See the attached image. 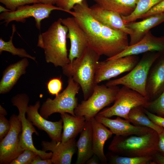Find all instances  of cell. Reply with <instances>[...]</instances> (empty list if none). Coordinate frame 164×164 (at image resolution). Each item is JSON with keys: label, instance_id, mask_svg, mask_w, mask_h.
<instances>
[{"label": "cell", "instance_id": "23", "mask_svg": "<svg viewBox=\"0 0 164 164\" xmlns=\"http://www.w3.org/2000/svg\"><path fill=\"white\" fill-rule=\"evenodd\" d=\"M92 129L93 146L94 154L96 155L101 163H106L108 160L104 154V148L106 141L113 134L106 126L93 118L91 119Z\"/></svg>", "mask_w": 164, "mask_h": 164}, {"label": "cell", "instance_id": "9", "mask_svg": "<svg viewBox=\"0 0 164 164\" xmlns=\"http://www.w3.org/2000/svg\"><path fill=\"white\" fill-rule=\"evenodd\" d=\"M29 101L27 95L24 93L18 94L13 97L11 102L19 111L18 115L22 124V132L20 136V144L23 150L26 149H31L36 152L43 159L51 158L52 153L46 152L43 150H38L33 145L32 135L33 133L38 135L31 122L26 117L27 108Z\"/></svg>", "mask_w": 164, "mask_h": 164}, {"label": "cell", "instance_id": "39", "mask_svg": "<svg viewBox=\"0 0 164 164\" xmlns=\"http://www.w3.org/2000/svg\"><path fill=\"white\" fill-rule=\"evenodd\" d=\"M159 134L158 152L164 155V128L162 132Z\"/></svg>", "mask_w": 164, "mask_h": 164}, {"label": "cell", "instance_id": "14", "mask_svg": "<svg viewBox=\"0 0 164 164\" xmlns=\"http://www.w3.org/2000/svg\"><path fill=\"white\" fill-rule=\"evenodd\" d=\"M62 23L68 30L67 38L70 43L68 58L70 62L80 57L88 47V41L84 32L74 17L61 18Z\"/></svg>", "mask_w": 164, "mask_h": 164}, {"label": "cell", "instance_id": "10", "mask_svg": "<svg viewBox=\"0 0 164 164\" xmlns=\"http://www.w3.org/2000/svg\"><path fill=\"white\" fill-rule=\"evenodd\" d=\"M54 10L63 11L61 8L53 5L41 3H34L32 5H26L18 7L15 11L2 13L0 15V20H3V22L7 26L12 21L24 23L27 18L32 17L35 19L36 26L40 30L42 20L48 18Z\"/></svg>", "mask_w": 164, "mask_h": 164}, {"label": "cell", "instance_id": "31", "mask_svg": "<svg viewBox=\"0 0 164 164\" xmlns=\"http://www.w3.org/2000/svg\"><path fill=\"white\" fill-rule=\"evenodd\" d=\"M145 108L158 116L164 117V91L156 99L149 102Z\"/></svg>", "mask_w": 164, "mask_h": 164}, {"label": "cell", "instance_id": "15", "mask_svg": "<svg viewBox=\"0 0 164 164\" xmlns=\"http://www.w3.org/2000/svg\"><path fill=\"white\" fill-rule=\"evenodd\" d=\"M40 106L39 101L33 105L28 106L26 111L27 119L39 129L46 132L52 141L56 142H61L63 128L62 119L55 122L47 120L39 114Z\"/></svg>", "mask_w": 164, "mask_h": 164}, {"label": "cell", "instance_id": "4", "mask_svg": "<svg viewBox=\"0 0 164 164\" xmlns=\"http://www.w3.org/2000/svg\"><path fill=\"white\" fill-rule=\"evenodd\" d=\"M161 54L157 52L144 53L137 64L128 73L118 78L110 80L105 85L108 86L121 85L137 92L146 97L145 86L149 70Z\"/></svg>", "mask_w": 164, "mask_h": 164}, {"label": "cell", "instance_id": "38", "mask_svg": "<svg viewBox=\"0 0 164 164\" xmlns=\"http://www.w3.org/2000/svg\"><path fill=\"white\" fill-rule=\"evenodd\" d=\"M144 110L148 117L154 123L164 128V117L155 114L144 108Z\"/></svg>", "mask_w": 164, "mask_h": 164}, {"label": "cell", "instance_id": "7", "mask_svg": "<svg viewBox=\"0 0 164 164\" xmlns=\"http://www.w3.org/2000/svg\"><path fill=\"white\" fill-rule=\"evenodd\" d=\"M68 13L74 17L85 33L88 46L101 56L102 45L101 24L92 15L86 0L75 5Z\"/></svg>", "mask_w": 164, "mask_h": 164}, {"label": "cell", "instance_id": "11", "mask_svg": "<svg viewBox=\"0 0 164 164\" xmlns=\"http://www.w3.org/2000/svg\"><path fill=\"white\" fill-rule=\"evenodd\" d=\"M9 120L11 123L10 130L0 141V164H10L24 151L20 144L22 132L21 122L18 116L15 114L10 116Z\"/></svg>", "mask_w": 164, "mask_h": 164}, {"label": "cell", "instance_id": "22", "mask_svg": "<svg viewBox=\"0 0 164 164\" xmlns=\"http://www.w3.org/2000/svg\"><path fill=\"white\" fill-rule=\"evenodd\" d=\"M29 64L26 58L8 66L3 73L0 82V93L9 92L15 84L20 77L25 74Z\"/></svg>", "mask_w": 164, "mask_h": 164}, {"label": "cell", "instance_id": "1", "mask_svg": "<svg viewBox=\"0 0 164 164\" xmlns=\"http://www.w3.org/2000/svg\"><path fill=\"white\" fill-rule=\"evenodd\" d=\"M68 32L67 27L59 18L46 31L39 34L37 46L43 49L47 63L62 67L70 63L67 47Z\"/></svg>", "mask_w": 164, "mask_h": 164}, {"label": "cell", "instance_id": "27", "mask_svg": "<svg viewBox=\"0 0 164 164\" xmlns=\"http://www.w3.org/2000/svg\"><path fill=\"white\" fill-rule=\"evenodd\" d=\"M134 125L147 127L157 132L159 134L163 128L155 124L148 117L144 110V107L137 106L133 108L128 115V120Z\"/></svg>", "mask_w": 164, "mask_h": 164}, {"label": "cell", "instance_id": "26", "mask_svg": "<svg viewBox=\"0 0 164 164\" xmlns=\"http://www.w3.org/2000/svg\"><path fill=\"white\" fill-rule=\"evenodd\" d=\"M100 7L127 16L134 10L139 0H93Z\"/></svg>", "mask_w": 164, "mask_h": 164}, {"label": "cell", "instance_id": "37", "mask_svg": "<svg viewBox=\"0 0 164 164\" xmlns=\"http://www.w3.org/2000/svg\"><path fill=\"white\" fill-rule=\"evenodd\" d=\"M163 12H164V0H162L143 15L141 19H143L153 15Z\"/></svg>", "mask_w": 164, "mask_h": 164}, {"label": "cell", "instance_id": "18", "mask_svg": "<svg viewBox=\"0 0 164 164\" xmlns=\"http://www.w3.org/2000/svg\"><path fill=\"white\" fill-rule=\"evenodd\" d=\"M42 150L50 151L52 153L51 160L54 164H70L75 153L76 146L75 138L70 139L65 142H56L51 141H43Z\"/></svg>", "mask_w": 164, "mask_h": 164}, {"label": "cell", "instance_id": "44", "mask_svg": "<svg viewBox=\"0 0 164 164\" xmlns=\"http://www.w3.org/2000/svg\"><path fill=\"white\" fill-rule=\"evenodd\" d=\"M7 114L6 110L0 105V115L5 116Z\"/></svg>", "mask_w": 164, "mask_h": 164}, {"label": "cell", "instance_id": "34", "mask_svg": "<svg viewBox=\"0 0 164 164\" xmlns=\"http://www.w3.org/2000/svg\"><path fill=\"white\" fill-rule=\"evenodd\" d=\"M63 85V82L60 77L52 78L47 84L48 91L50 94L56 96L62 90Z\"/></svg>", "mask_w": 164, "mask_h": 164}, {"label": "cell", "instance_id": "24", "mask_svg": "<svg viewBox=\"0 0 164 164\" xmlns=\"http://www.w3.org/2000/svg\"><path fill=\"white\" fill-rule=\"evenodd\" d=\"M76 142L77 149L76 164H84L94 155L92 129L90 120H87L85 125L80 133Z\"/></svg>", "mask_w": 164, "mask_h": 164}, {"label": "cell", "instance_id": "28", "mask_svg": "<svg viewBox=\"0 0 164 164\" xmlns=\"http://www.w3.org/2000/svg\"><path fill=\"white\" fill-rule=\"evenodd\" d=\"M162 0H139L133 12L127 16H121L125 23L135 22Z\"/></svg>", "mask_w": 164, "mask_h": 164}, {"label": "cell", "instance_id": "16", "mask_svg": "<svg viewBox=\"0 0 164 164\" xmlns=\"http://www.w3.org/2000/svg\"><path fill=\"white\" fill-rule=\"evenodd\" d=\"M146 97L149 102L164 91V54H161L151 67L145 86Z\"/></svg>", "mask_w": 164, "mask_h": 164}, {"label": "cell", "instance_id": "29", "mask_svg": "<svg viewBox=\"0 0 164 164\" xmlns=\"http://www.w3.org/2000/svg\"><path fill=\"white\" fill-rule=\"evenodd\" d=\"M12 33L9 40L5 42L2 37L0 38V53L3 51L8 52L14 56H18L21 57L29 58L36 61V58L28 54L26 50L23 48H17L14 45L12 39L16 29L15 25H12Z\"/></svg>", "mask_w": 164, "mask_h": 164}, {"label": "cell", "instance_id": "25", "mask_svg": "<svg viewBox=\"0 0 164 164\" xmlns=\"http://www.w3.org/2000/svg\"><path fill=\"white\" fill-rule=\"evenodd\" d=\"M68 114H60L63 122L61 142L63 143L75 138L82 131L87 121L86 118L83 116H73Z\"/></svg>", "mask_w": 164, "mask_h": 164}, {"label": "cell", "instance_id": "19", "mask_svg": "<svg viewBox=\"0 0 164 164\" xmlns=\"http://www.w3.org/2000/svg\"><path fill=\"white\" fill-rule=\"evenodd\" d=\"M94 118L97 121L108 128L113 134L116 135H142L153 130L147 127L132 125L128 120L123 119L118 116L113 119L97 115Z\"/></svg>", "mask_w": 164, "mask_h": 164}, {"label": "cell", "instance_id": "21", "mask_svg": "<svg viewBox=\"0 0 164 164\" xmlns=\"http://www.w3.org/2000/svg\"><path fill=\"white\" fill-rule=\"evenodd\" d=\"M93 17L101 24L122 31L129 35L132 31L126 26L121 15L115 12L104 9L96 4L90 7Z\"/></svg>", "mask_w": 164, "mask_h": 164}, {"label": "cell", "instance_id": "2", "mask_svg": "<svg viewBox=\"0 0 164 164\" xmlns=\"http://www.w3.org/2000/svg\"><path fill=\"white\" fill-rule=\"evenodd\" d=\"M100 56L88 47L82 56L62 67L63 73L68 78H72L80 86L84 100L92 94L94 78Z\"/></svg>", "mask_w": 164, "mask_h": 164}, {"label": "cell", "instance_id": "13", "mask_svg": "<svg viewBox=\"0 0 164 164\" xmlns=\"http://www.w3.org/2000/svg\"><path fill=\"white\" fill-rule=\"evenodd\" d=\"M101 24L102 37L101 56L104 55L108 58L113 57L122 52L129 46L128 34L122 31Z\"/></svg>", "mask_w": 164, "mask_h": 164}, {"label": "cell", "instance_id": "32", "mask_svg": "<svg viewBox=\"0 0 164 164\" xmlns=\"http://www.w3.org/2000/svg\"><path fill=\"white\" fill-rule=\"evenodd\" d=\"M37 155H38L34 151L29 149H26L10 164H31Z\"/></svg>", "mask_w": 164, "mask_h": 164}, {"label": "cell", "instance_id": "8", "mask_svg": "<svg viewBox=\"0 0 164 164\" xmlns=\"http://www.w3.org/2000/svg\"><path fill=\"white\" fill-rule=\"evenodd\" d=\"M111 107L100 111L97 115L109 118L114 116L128 120V115L134 108L142 106L146 108L149 101L139 93L125 86L118 91L114 102Z\"/></svg>", "mask_w": 164, "mask_h": 164}, {"label": "cell", "instance_id": "20", "mask_svg": "<svg viewBox=\"0 0 164 164\" xmlns=\"http://www.w3.org/2000/svg\"><path fill=\"white\" fill-rule=\"evenodd\" d=\"M164 22V12L151 15L140 21L126 23V27L132 31L129 46L138 42L151 29Z\"/></svg>", "mask_w": 164, "mask_h": 164}, {"label": "cell", "instance_id": "5", "mask_svg": "<svg viewBox=\"0 0 164 164\" xmlns=\"http://www.w3.org/2000/svg\"><path fill=\"white\" fill-rule=\"evenodd\" d=\"M120 89L118 86L96 84L91 96L75 109V115L83 116L87 120L95 117L104 107L114 102Z\"/></svg>", "mask_w": 164, "mask_h": 164}, {"label": "cell", "instance_id": "12", "mask_svg": "<svg viewBox=\"0 0 164 164\" xmlns=\"http://www.w3.org/2000/svg\"><path fill=\"white\" fill-rule=\"evenodd\" d=\"M140 59L138 55H130L114 59L99 61L96 72L94 83L109 80L120 74L131 71Z\"/></svg>", "mask_w": 164, "mask_h": 164}, {"label": "cell", "instance_id": "35", "mask_svg": "<svg viewBox=\"0 0 164 164\" xmlns=\"http://www.w3.org/2000/svg\"><path fill=\"white\" fill-rule=\"evenodd\" d=\"M84 0H57L56 6L63 9V11L68 13L74 6L81 2Z\"/></svg>", "mask_w": 164, "mask_h": 164}, {"label": "cell", "instance_id": "40", "mask_svg": "<svg viewBox=\"0 0 164 164\" xmlns=\"http://www.w3.org/2000/svg\"><path fill=\"white\" fill-rule=\"evenodd\" d=\"M53 164L51 159H43L39 155H37L33 159L31 164Z\"/></svg>", "mask_w": 164, "mask_h": 164}, {"label": "cell", "instance_id": "36", "mask_svg": "<svg viewBox=\"0 0 164 164\" xmlns=\"http://www.w3.org/2000/svg\"><path fill=\"white\" fill-rule=\"evenodd\" d=\"M11 128V123L5 116L0 115V141L8 133Z\"/></svg>", "mask_w": 164, "mask_h": 164}, {"label": "cell", "instance_id": "45", "mask_svg": "<svg viewBox=\"0 0 164 164\" xmlns=\"http://www.w3.org/2000/svg\"><path fill=\"white\" fill-rule=\"evenodd\" d=\"M11 12V11L7 9H6L3 6L0 5V12Z\"/></svg>", "mask_w": 164, "mask_h": 164}, {"label": "cell", "instance_id": "41", "mask_svg": "<svg viewBox=\"0 0 164 164\" xmlns=\"http://www.w3.org/2000/svg\"><path fill=\"white\" fill-rule=\"evenodd\" d=\"M164 164V155L157 152L152 156L151 164Z\"/></svg>", "mask_w": 164, "mask_h": 164}, {"label": "cell", "instance_id": "33", "mask_svg": "<svg viewBox=\"0 0 164 164\" xmlns=\"http://www.w3.org/2000/svg\"><path fill=\"white\" fill-rule=\"evenodd\" d=\"M0 2L11 12L15 11L18 7L21 6L40 3L38 0H0Z\"/></svg>", "mask_w": 164, "mask_h": 164}, {"label": "cell", "instance_id": "3", "mask_svg": "<svg viewBox=\"0 0 164 164\" xmlns=\"http://www.w3.org/2000/svg\"><path fill=\"white\" fill-rule=\"evenodd\" d=\"M159 139V133L153 130L142 135H115L108 149L122 156H152L158 152Z\"/></svg>", "mask_w": 164, "mask_h": 164}, {"label": "cell", "instance_id": "42", "mask_svg": "<svg viewBox=\"0 0 164 164\" xmlns=\"http://www.w3.org/2000/svg\"><path fill=\"white\" fill-rule=\"evenodd\" d=\"M100 161L98 157L94 154L86 162L87 164H98Z\"/></svg>", "mask_w": 164, "mask_h": 164}, {"label": "cell", "instance_id": "43", "mask_svg": "<svg viewBox=\"0 0 164 164\" xmlns=\"http://www.w3.org/2000/svg\"><path fill=\"white\" fill-rule=\"evenodd\" d=\"M40 3L46 4L54 5L56 4L57 0H38Z\"/></svg>", "mask_w": 164, "mask_h": 164}, {"label": "cell", "instance_id": "6", "mask_svg": "<svg viewBox=\"0 0 164 164\" xmlns=\"http://www.w3.org/2000/svg\"><path fill=\"white\" fill-rule=\"evenodd\" d=\"M80 88L79 85L72 78H68V85L66 88L56 96L54 99L47 98L41 106L39 114L46 119L56 113H67L76 116L74 110L78 105L76 95Z\"/></svg>", "mask_w": 164, "mask_h": 164}, {"label": "cell", "instance_id": "17", "mask_svg": "<svg viewBox=\"0 0 164 164\" xmlns=\"http://www.w3.org/2000/svg\"><path fill=\"white\" fill-rule=\"evenodd\" d=\"M149 52L164 54V36L157 37L149 31L137 43L129 46L122 52L107 59L112 60L130 55H138Z\"/></svg>", "mask_w": 164, "mask_h": 164}, {"label": "cell", "instance_id": "30", "mask_svg": "<svg viewBox=\"0 0 164 164\" xmlns=\"http://www.w3.org/2000/svg\"><path fill=\"white\" fill-rule=\"evenodd\" d=\"M107 158L112 164H151L152 160V156L127 157L111 153L108 154Z\"/></svg>", "mask_w": 164, "mask_h": 164}]
</instances>
